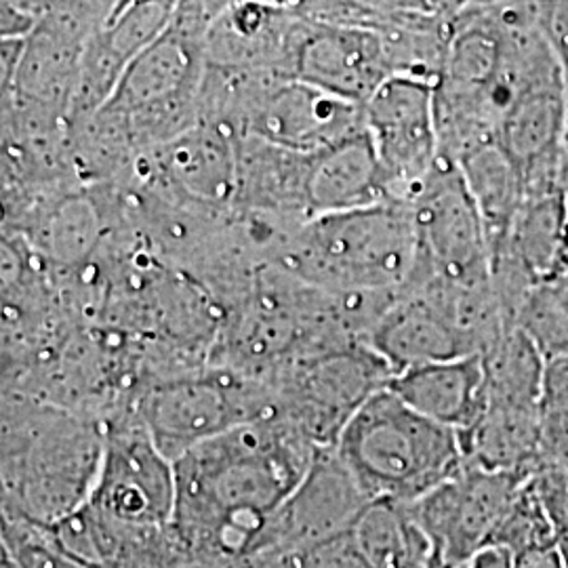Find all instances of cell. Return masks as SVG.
Listing matches in <instances>:
<instances>
[{"instance_id": "cell-1", "label": "cell", "mask_w": 568, "mask_h": 568, "mask_svg": "<svg viewBox=\"0 0 568 568\" xmlns=\"http://www.w3.org/2000/svg\"><path fill=\"white\" fill-rule=\"evenodd\" d=\"M318 447L281 417L230 429L175 462L171 528L192 556L243 562L274 511L300 487Z\"/></svg>"}, {"instance_id": "cell-2", "label": "cell", "mask_w": 568, "mask_h": 568, "mask_svg": "<svg viewBox=\"0 0 568 568\" xmlns=\"http://www.w3.org/2000/svg\"><path fill=\"white\" fill-rule=\"evenodd\" d=\"M0 405L2 518L55 527L93 497L105 424L11 392H2Z\"/></svg>"}, {"instance_id": "cell-3", "label": "cell", "mask_w": 568, "mask_h": 568, "mask_svg": "<svg viewBox=\"0 0 568 568\" xmlns=\"http://www.w3.org/2000/svg\"><path fill=\"white\" fill-rule=\"evenodd\" d=\"M417 262L413 211L400 201L307 220L270 257V264L335 295L405 288Z\"/></svg>"}, {"instance_id": "cell-4", "label": "cell", "mask_w": 568, "mask_h": 568, "mask_svg": "<svg viewBox=\"0 0 568 568\" xmlns=\"http://www.w3.org/2000/svg\"><path fill=\"white\" fill-rule=\"evenodd\" d=\"M333 448L371 499L406 506L467 466L459 434L427 419L389 387L352 417Z\"/></svg>"}, {"instance_id": "cell-5", "label": "cell", "mask_w": 568, "mask_h": 568, "mask_svg": "<svg viewBox=\"0 0 568 568\" xmlns=\"http://www.w3.org/2000/svg\"><path fill=\"white\" fill-rule=\"evenodd\" d=\"M131 408L171 462L230 429L276 417L270 384L211 363L143 387Z\"/></svg>"}, {"instance_id": "cell-6", "label": "cell", "mask_w": 568, "mask_h": 568, "mask_svg": "<svg viewBox=\"0 0 568 568\" xmlns=\"http://www.w3.org/2000/svg\"><path fill=\"white\" fill-rule=\"evenodd\" d=\"M392 377V366L371 345L349 344L302 358L267 384L276 417L297 427L314 447L331 448Z\"/></svg>"}, {"instance_id": "cell-7", "label": "cell", "mask_w": 568, "mask_h": 568, "mask_svg": "<svg viewBox=\"0 0 568 568\" xmlns=\"http://www.w3.org/2000/svg\"><path fill=\"white\" fill-rule=\"evenodd\" d=\"M568 87L551 42H523L520 74L495 142L520 169L528 196L558 192L567 142Z\"/></svg>"}, {"instance_id": "cell-8", "label": "cell", "mask_w": 568, "mask_h": 568, "mask_svg": "<svg viewBox=\"0 0 568 568\" xmlns=\"http://www.w3.org/2000/svg\"><path fill=\"white\" fill-rule=\"evenodd\" d=\"M236 95V135L312 154L365 129V105L286 77H222Z\"/></svg>"}, {"instance_id": "cell-9", "label": "cell", "mask_w": 568, "mask_h": 568, "mask_svg": "<svg viewBox=\"0 0 568 568\" xmlns=\"http://www.w3.org/2000/svg\"><path fill=\"white\" fill-rule=\"evenodd\" d=\"M175 504V462L156 447L135 410L108 419L102 469L87 506L112 525L154 530L171 527Z\"/></svg>"}, {"instance_id": "cell-10", "label": "cell", "mask_w": 568, "mask_h": 568, "mask_svg": "<svg viewBox=\"0 0 568 568\" xmlns=\"http://www.w3.org/2000/svg\"><path fill=\"white\" fill-rule=\"evenodd\" d=\"M365 126L392 201L408 203L443 161L436 81L419 72L392 74L366 100Z\"/></svg>"}, {"instance_id": "cell-11", "label": "cell", "mask_w": 568, "mask_h": 568, "mask_svg": "<svg viewBox=\"0 0 568 568\" xmlns=\"http://www.w3.org/2000/svg\"><path fill=\"white\" fill-rule=\"evenodd\" d=\"M408 206L419 241L417 272L453 284L493 281L487 230L457 164L443 159Z\"/></svg>"}, {"instance_id": "cell-12", "label": "cell", "mask_w": 568, "mask_h": 568, "mask_svg": "<svg viewBox=\"0 0 568 568\" xmlns=\"http://www.w3.org/2000/svg\"><path fill=\"white\" fill-rule=\"evenodd\" d=\"M122 185L206 211H234L239 135L224 122L201 121L143 152Z\"/></svg>"}, {"instance_id": "cell-13", "label": "cell", "mask_w": 568, "mask_h": 568, "mask_svg": "<svg viewBox=\"0 0 568 568\" xmlns=\"http://www.w3.org/2000/svg\"><path fill=\"white\" fill-rule=\"evenodd\" d=\"M400 32L304 18L293 44L288 79L365 105L392 74L410 72L405 53L396 49Z\"/></svg>"}, {"instance_id": "cell-14", "label": "cell", "mask_w": 568, "mask_h": 568, "mask_svg": "<svg viewBox=\"0 0 568 568\" xmlns=\"http://www.w3.org/2000/svg\"><path fill=\"white\" fill-rule=\"evenodd\" d=\"M530 476L466 466L408 508L434 554L455 565H469L476 554L490 548L516 493Z\"/></svg>"}, {"instance_id": "cell-15", "label": "cell", "mask_w": 568, "mask_h": 568, "mask_svg": "<svg viewBox=\"0 0 568 568\" xmlns=\"http://www.w3.org/2000/svg\"><path fill=\"white\" fill-rule=\"evenodd\" d=\"M371 501L335 448H318L304 480L267 520L246 558L284 556L325 544L352 527Z\"/></svg>"}, {"instance_id": "cell-16", "label": "cell", "mask_w": 568, "mask_h": 568, "mask_svg": "<svg viewBox=\"0 0 568 568\" xmlns=\"http://www.w3.org/2000/svg\"><path fill=\"white\" fill-rule=\"evenodd\" d=\"M183 0H133L91 37L82 58L70 126L89 121L121 81L124 70L178 20Z\"/></svg>"}, {"instance_id": "cell-17", "label": "cell", "mask_w": 568, "mask_h": 568, "mask_svg": "<svg viewBox=\"0 0 568 568\" xmlns=\"http://www.w3.org/2000/svg\"><path fill=\"white\" fill-rule=\"evenodd\" d=\"M366 344L392 366L394 375L415 366L476 356L474 345L447 312L410 284L373 328Z\"/></svg>"}, {"instance_id": "cell-18", "label": "cell", "mask_w": 568, "mask_h": 568, "mask_svg": "<svg viewBox=\"0 0 568 568\" xmlns=\"http://www.w3.org/2000/svg\"><path fill=\"white\" fill-rule=\"evenodd\" d=\"M305 196L310 220L392 201L386 171L366 126L344 142L307 154Z\"/></svg>"}, {"instance_id": "cell-19", "label": "cell", "mask_w": 568, "mask_h": 568, "mask_svg": "<svg viewBox=\"0 0 568 568\" xmlns=\"http://www.w3.org/2000/svg\"><path fill=\"white\" fill-rule=\"evenodd\" d=\"M387 387L427 419L464 434L483 415L487 371L483 356L476 354L406 368Z\"/></svg>"}, {"instance_id": "cell-20", "label": "cell", "mask_w": 568, "mask_h": 568, "mask_svg": "<svg viewBox=\"0 0 568 568\" xmlns=\"http://www.w3.org/2000/svg\"><path fill=\"white\" fill-rule=\"evenodd\" d=\"M455 164L483 217L495 264L504 253L516 217L527 201L525 178L508 152L495 140L469 148Z\"/></svg>"}, {"instance_id": "cell-21", "label": "cell", "mask_w": 568, "mask_h": 568, "mask_svg": "<svg viewBox=\"0 0 568 568\" xmlns=\"http://www.w3.org/2000/svg\"><path fill=\"white\" fill-rule=\"evenodd\" d=\"M368 568H427L432 544L406 504L373 499L347 528Z\"/></svg>"}, {"instance_id": "cell-22", "label": "cell", "mask_w": 568, "mask_h": 568, "mask_svg": "<svg viewBox=\"0 0 568 568\" xmlns=\"http://www.w3.org/2000/svg\"><path fill=\"white\" fill-rule=\"evenodd\" d=\"M293 9L307 20L384 32H424L438 16L432 0H295Z\"/></svg>"}, {"instance_id": "cell-23", "label": "cell", "mask_w": 568, "mask_h": 568, "mask_svg": "<svg viewBox=\"0 0 568 568\" xmlns=\"http://www.w3.org/2000/svg\"><path fill=\"white\" fill-rule=\"evenodd\" d=\"M516 326L527 333L548 361H568V272L551 276L528 293Z\"/></svg>"}, {"instance_id": "cell-24", "label": "cell", "mask_w": 568, "mask_h": 568, "mask_svg": "<svg viewBox=\"0 0 568 568\" xmlns=\"http://www.w3.org/2000/svg\"><path fill=\"white\" fill-rule=\"evenodd\" d=\"M549 544H556L554 528L532 474L516 493L511 506L490 541V548L506 549L514 556L525 549Z\"/></svg>"}, {"instance_id": "cell-25", "label": "cell", "mask_w": 568, "mask_h": 568, "mask_svg": "<svg viewBox=\"0 0 568 568\" xmlns=\"http://www.w3.org/2000/svg\"><path fill=\"white\" fill-rule=\"evenodd\" d=\"M541 469L568 471V361L554 358L546 368V386L539 406Z\"/></svg>"}, {"instance_id": "cell-26", "label": "cell", "mask_w": 568, "mask_h": 568, "mask_svg": "<svg viewBox=\"0 0 568 568\" xmlns=\"http://www.w3.org/2000/svg\"><path fill=\"white\" fill-rule=\"evenodd\" d=\"M2 548L18 568H91L61 549L51 528L2 518Z\"/></svg>"}, {"instance_id": "cell-27", "label": "cell", "mask_w": 568, "mask_h": 568, "mask_svg": "<svg viewBox=\"0 0 568 568\" xmlns=\"http://www.w3.org/2000/svg\"><path fill=\"white\" fill-rule=\"evenodd\" d=\"M535 483L548 509L554 539L568 568V471L567 469H541L535 474Z\"/></svg>"}, {"instance_id": "cell-28", "label": "cell", "mask_w": 568, "mask_h": 568, "mask_svg": "<svg viewBox=\"0 0 568 568\" xmlns=\"http://www.w3.org/2000/svg\"><path fill=\"white\" fill-rule=\"evenodd\" d=\"M241 2H265V4H276V7H293L295 4V0H183L180 13L209 26L217 16H222L225 9L241 4Z\"/></svg>"}, {"instance_id": "cell-29", "label": "cell", "mask_w": 568, "mask_h": 568, "mask_svg": "<svg viewBox=\"0 0 568 568\" xmlns=\"http://www.w3.org/2000/svg\"><path fill=\"white\" fill-rule=\"evenodd\" d=\"M514 568H567L562 554L556 544L539 546V548L525 549L511 556Z\"/></svg>"}, {"instance_id": "cell-30", "label": "cell", "mask_w": 568, "mask_h": 568, "mask_svg": "<svg viewBox=\"0 0 568 568\" xmlns=\"http://www.w3.org/2000/svg\"><path fill=\"white\" fill-rule=\"evenodd\" d=\"M554 37H556V47H558L556 49L558 51V60L562 63L568 87V0H560V4L556 9Z\"/></svg>"}, {"instance_id": "cell-31", "label": "cell", "mask_w": 568, "mask_h": 568, "mask_svg": "<svg viewBox=\"0 0 568 568\" xmlns=\"http://www.w3.org/2000/svg\"><path fill=\"white\" fill-rule=\"evenodd\" d=\"M467 568H514L511 562V554L501 548L483 549L480 554H476Z\"/></svg>"}, {"instance_id": "cell-32", "label": "cell", "mask_w": 568, "mask_h": 568, "mask_svg": "<svg viewBox=\"0 0 568 568\" xmlns=\"http://www.w3.org/2000/svg\"><path fill=\"white\" fill-rule=\"evenodd\" d=\"M119 2L121 0H79V7H81V13L84 18L103 26L105 21L114 16Z\"/></svg>"}, {"instance_id": "cell-33", "label": "cell", "mask_w": 568, "mask_h": 568, "mask_svg": "<svg viewBox=\"0 0 568 568\" xmlns=\"http://www.w3.org/2000/svg\"><path fill=\"white\" fill-rule=\"evenodd\" d=\"M190 554V551H187ZM182 568H241L239 562H227V560H217V558H203V556H187Z\"/></svg>"}, {"instance_id": "cell-34", "label": "cell", "mask_w": 568, "mask_h": 568, "mask_svg": "<svg viewBox=\"0 0 568 568\" xmlns=\"http://www.w3.org/2000/svg\"><path fill=\"white\" fill-rule=\"evenodd\" d=\"M427 568H467V565H455V562H448L445 558H440L438 554L432 551V560H429V567Z\"/></svg>"}, {"instance_id": "cell-35", "label": "cell", "mask_w": 568, "mask_h": 568, "mask_svg": "<svg viewBox=\"0 0 568 568\" xmlns=\"http://www.w3.org/2000/svg\"><path fill=\"white\" fill-rule=\"evenodd\" d=\"M464 0H432V4L436 7V11H448V9H455L459 7Z\"/></svg>"}, {"instance_id": "cell-36", "label": "cell", "mask_w": 568, "mask_h": 568, "mask_svg": "<svg viewBox=\"0 0 568 568\" xmlns=\"http://www.w3.org/2000/svg\"><path fill=\"white\" fill-rule=\"evenodd\" d=\"M129 2H133V0H121V2H119V7H116V11H121L122 7H124V4H129ZM116 11H114V13H116Z\"/></svg>"}]
</instances>
